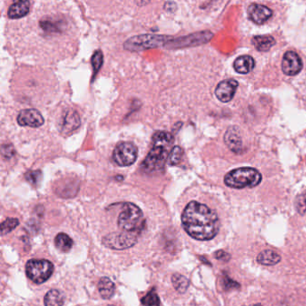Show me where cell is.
<instances>
[{
  "label": "cell",
  "instance_id": "6da1fadb",
  "mask_svg": "<svg viewBox=\"0 0 306 306\" xmlns=\"http://www.w3.org/2000/svg\"><path fill=\"white\" fill-rule=\"evenodd\" d=\"M182 223L185 232L195 240H211L219 231L216 213L198 201H190L187 205L182 212Z\"/></svg>",
  "mask_w": 306,
  "mask_h": 306
},
{
  "label": "cell",
  "instance_id": "7a4b0ae2",
  "mask_svg": "<svg viewBox=\"0 0 306 306\" xmlns=\"http://www.w3.org/2000/svg\"><path fill=\"white\" fill-rule=\"evenodd\" d=\"M174 137L171 133L166 131L155 133L152 138V147L142 163V169H144L145 173H155L163 169L174 148Z\"/></svg>",
  "mask_w": 306,
  "mask_h": 306
},
{
  "label": "cell",
  "instance_id": "3957f363",
  "mask_svg": "<svg viewBox=\"0 0 306 306\" xmlns=\"http://www.w3.org/2000/svg\"><path fill=\"white\" fill-rule=\"evenodd\" d=\"M262 175L258 170L252 167H241L233 170L224 176L225 185L234 189L253 188L259 185Z\"/></svg>",
  "mask_w": 306,
  "mask_h": 306
},
{
  "label": "cell",
  "instance_id": "277c9868",
  "mask_svg": "<svg viewBox=\"0 0 306 306\" xmlns=\"http://www.w3.org/2000/svg\"><path fill=\"white\" fill-rule=\"evenodd\" d=\"M118 225L126 233L139 231L144 225L143 212L135 204L125 203L118 218Z\"/></svg>",
  "mask_w": 306,
  "mask_h": 306
},
{
  "label": "cell",
  "instance_id": "5b68a950",
  "mask_svg": "<svg viewBox=\"0 0 306 306\" xmlns=\"http://www.w3.org/2000/svg\"><path fill=\"white\" fill-rule=\"evenodd\" d=\"M172 41V38L165 35L141 34L128 39L125 42L124 48L130 51H140L165 46Z\"/></svg>",
  "mask_w": 306,
  "mask_h": 306
},
{
  "label": "cell",
  "instance_id": "8992f818",
  "mask_svg": "<svg viewBox=\"0 0 306 306\" xmlns=\"http://www.w3.org/2000/svg\"><path fill=\"white\" fill-rule=\"evenodd\" d=\"M25 271L32 281L42 284L53 274L54 266L48 260H30L25 266Z\"/></svg>",
  "mask_w": 306,
  "mask_h": 306
},
{
  "label": "cell",
  "instance_id": "52a82bcc",
  "mask_svg": "<svg viewBox=\"0 0 306 306\" xmlns=\"http://www.w3.org/2000/svg\"><path fill=\"white\" fill-rule=\"evenodd\" d=\"M137 158V147L131 142H121L116 145L112 153V159L118 166H129Z\"/></svg>",
  "mask_w": 306,
  "mask_h": 306
},
{
  "label": "cell",
  "instance_id": "ba28073f",
  "mask_svg": "<svg viewBox=\"0 0 306 306\" xmlns=\"http://www.w3.org/2000/svg\"><path fill=\"white\" fill-rule=\"evenodd\" d=\"M137 243V236L133 233H112L105 236L103 244L113 250H125L134 246Z\"/></svg>",
  "mask_w": 306,
  "mask_h": 306
},
{
  "label": "cell",
  "instance_id": "9c48e42d",
  "mask_svg": "<svg viewBox=\"0 0 306 306\" xmlns=\"http://www.w3.org/2000/svg\"><path fill=\"white\" fill-rule=\"evenodd\" d=\"M302 69V61L296 52L286 51L282 59V71L284 74L293 76L299 74Z\"/></svg>",
  "mask_w": 306,
  "mask_h": 306
},
{
  "label": "cell",
  "instance_id": "30bf717a",
  "mask_svg": "<svg viewBox=\"0 0 306 306\" xmlns=\"http://www.w3.org/2000/svg\"><path fill=\"white\" fill-rule=\"evenodd\" d=\"M17 122L22 127L39 128L44 123V119L36 109H25L19 112Z\"/></svg>",
  "mask_w": 306,
  "mask_h": 306
},
{
  "label": "cell",
  "instance_id": "8fae6325",
  "mask_svg": "<svg viewBox=\"0 0 306 306\" xmlns=\"http://www.w3.org/2000/svg\"><path fill=\"white\" fill-rule=\"evenodd\" d=\"M237 87L238 82L235 79L223 80L215 88V96L222 103H229L234 98Z\"/></svg>",
  "mask_w": 306,
  "mask_h": 306
},
{
  "label": "cell",
  "instance_id": "7c38bea8",
  "mask_svg": "<svg viewBox=\"0 0 306 306\" xmlns=\"http://www.w3.org/2000/svg\"><path fill=\"white\" fill-rule=\"evenodd\" d=\"M272 10L260 4L251 5L248 8V17L256 25H262L272 17Z\"/></svg>",
  "mask_w": 306,
  "mask_h": 306
},
{
  "label": "cell",
  "instance_id": "4fadbf2b",
  "mask_svg": "<svg viewBox=\"0 0 306 306\" xmlns=\"http://www.w3.org/2000/svg\"><path fill=\"white\" fill-rule=\"evenodd\" d=\"M80 126L79 114L73 110H68L63 117L61 130L64 134L73 132Z\"/></svg>",
  "mask_w": 306,
  "mask_h": 306
},
{
  "label": "cell",
  "instance_id": "5bb4252c",
  "mask_svg": "<svg viewBox=\"0 0 306 306\" xmlns=\"http://www.w3.org/2000/svg\"><path fill=\"white\" fill-rule=\"evenodd\" d=\"M224 142L233 152H239L242 148V137L238 128L235 127L228 128L224 135Z\"/></svg>",
  "mask_w": 306,
  "mask_h": 306
},
{
  "label": "cell",
  "instance_id": "9a60e30c",
  "mask_svg": "<svg viewBox=\"0 0 306 306\" xmlns=\"http://www.w3.org/2000/svg\"><path fill=\"white\" fill-rule=\"evenodd\" d=\"M254 66H255V60L252 56L248 55L238 57L234 63L235 70L242 74H248L251 71H253Z\"/></svg>",
  "mask_w": 306,
  "mask_h": 306
},
{
  "label": "cell",
  "instance_id": "2e32d148",
  "mask_svg": "<svg viewBox=\"0 0 306 306\" xmlns=\"http://www.w3.org/2000/svg\"><path fill=\"white\" fill-rule=\"evenodd\" d=\"M30 12V2L27 0L23 1H17L9 8V18L11 19H19L22 17H25Z\"/></svg>",
  "mask_w": 306,
  "mask_h": 306
},
{
  "label": "cell",
  "instance_id": "e0dca14e",
  "mask_svg": "<svg viewBox=\"0 0 306 306\" xmlns=\"http://www.w3.org/2000/svg\"><path fill=\"white\" fill-rule=\"evenodd\" d=\"M203 33V34H205ZM196 36V35H190L187 37L179 38L174 41V43H172V47L174 48H182V47H188V46L196 45L200 44L201 42H207L210 38V36Z\"/></svg>",
  "mask_w": 306,
  "mask_h": 306
},
{
  "label": "cell",
  "instance_id": "ac0fdd59",
  "mask_svg": "<svg viewBox=\"0 0 306 306\" xmlns=\"http://www.w3.org/2000/svg\"><path fill=\"white\" fill-rule=\"evenodd\" d=\"M252 42L258 51L264 52L270 50L276 44L275 39L270 35H258L253 38Z\"/></svg>",
  "mask_w": 306,
  "mask_h": 306
},
{
  "label": "cell",
  "instance_id": "d6986e66",
  "mask_svg": "<svg viewBox=\"0 0 306 306\" xmlns=\"http://www.w3.org/2000/svg\"><path fill=\"white\" fill-rule=\"evenodd\" d=\"M257 261L264 266H273L281 261V257L272 250H265L258 255Z\"/></svg>",
  "mask_w": 306,
  "mask_h": 306
},
{
  "label": "cell",
  "instance_id": "ffe728a7",
  "mask_svg": "<svg viewBox=\"0 0 306 306\" xmlns=\"http://www.w3.org/2000/svg\"><path fill=\"white\" fill-rule=\"evenodd\" d=\"M65 302V294L60 290L51 289L44 297L45 306H63Z\"/></svg>",
  "mask_w": 306,
  "mask_h": 306
},
{
  "label": "cell",
  "instance_id": "44dd1931",
  "mask_svg": "<svg viewBox=\"0 0 306 306\" xmlns=\"http://www.w3.org/2000/svg\"><path fill=\"white\" fill-rule=\"evenodd\" d=\"M98 289L102 297L110 299L115 292V285L109 277H102L98 284Z\"/></svg>",
  "mask_w": 306,
  "mask_h": 306
},
{
  "label": "cell",
  "instance_id": "7402d4cb",
  "mask_svg": "<svg viewBox=\"0 0 306 306\" xmlns=\"http://www.w3.org/2000/svg\"><path fill=\"white\" fill-rule=\"evenodd\" d=\"M56 247L63 253H67L73 246V241L69 236L64 233H59L55 238Z\"/></svg>",
  "mask_w": 306,
  "mask_h": 306
},
{
  "label": "cell",
  "instance_id": "603a6c76",
  "mask_svg": "<svg viewBox=\"0 0 306 306\" xmlns=\"http://www.w3.org/2000/svg\"><path fill=\"white\" fill-rule=\"evenodd\" d=\"M172 282L174 285V288L177 290L180 293H185L187 289L189 288L190 282L188 278L180 274H174L172 277Z\"/></svg>",
  "mask_w": 306,
  "mask_h": 306
},
{
  "label": "cell",
  "instance_id": "cb8c5ba5",
  "mask_svg": "<svg viewBox=\"0 0 306 306\" xmlns=\"http://www.w3.org/2000/svg\"><path fill=\"white\" fill-rule=\"evenodd\" d=\"M18 224H19V220L17 218H7L3 223H1L2 236L12 232L14 229H16L18 226Z\"/></svg>",
  "mask_w": 306,
  "mask_h": 306
},
{
  "label": "cell",
  "instance_id": "d4e9b609",
  "mask_svg": "<svg viewBox=\"0 0 306 306\" xmlns=\"http://www.w3.org/2000/svg\"><path fill=\"white\" fill-rule=\"evenodd\" d=\"M183 158V149L178 145L174 146L172 152L170 154L169 164L171 166H177Z\"/></svg>",
  "mask_w": 306,
  "mask_h": 306
},
{
  "label": "cell",
  "instance_id": "484cf974",
  "mask_svg": "<svg viewBox=\"0 0 306 306\" xmlns=\"http://www.w3.org/2000/svg\"><path fill=\"white\" fill-rule=\"evenodd\" d=\"M141 302L145 306H159L160 299L155 291H150L148 294L142 298Z\"/></svg>",
  "mask_w": 306,
  "mask_h": 306
},
{
  "label": "cell",
  "instance_id": "4316f807",
  "mask_svg": "<svg viewBox=\"0 0 306 306\" xmlns=\"http://www.w3.org/2000/svg\"><path fill=\"white\" fill-rule=\"evenodd\" d=\"M91 63L93 69L96 74L100 70V68L102 67V65L104 63V54L102 52V50H97L95 53L93 54Z\"/></svg>",
  "mask_w": 306,
  "mask_h": 306
},
{
  "label": "cell",
  "instance_id": "83f0119b",
  "mask_svg": "<svg viewBox=\"0 0 306 306\" xmlns=\"http://www.w3.org/2000/svg\"><path fill=\"white\" fill-rule=\"evenodd\" d=\"M294 207L296 211L303 215L306 212V190L302 192L301 194L298 195L294 201Z\"/></svg>",
  "mask_w": 306,
  "mask_h": 306
},
{
  "label": "cell",
  "instance_id": "f1b7e54d",
  "mask_svg": "<svg viewBox=\"0 0 306 306\" xmlns=\"http://www.w3.org/2000/svg\"><path fill=\"white\" fill-rule=\"evenodd\" d=\"M42 172L41 171H30L25 174V178L28 182L34 186L38 185V183L42 180Z\"/></svg>",
  "mask_w": 306,
  "mask_h": 306
},
{
  "label": "cell",
  "instance_id": "f546056e",
  "mask_svg": "<svg viewBox=\"0 0 306 306\" xmlns=\"http://www.w3.org/2000/svg\"><path fill=\"white\" fill-rule=\"evenodd\" d=\"M223 288L225 290L236 289L240 288V285L236 281H234L228 276H224L223 279Z\"/></svg>",
  "mask_w": 306,
  "mask_h": 306
},
{
  "label": "cell",
  "instance_id": "4dcf8cb0",
  "mask_svg": "<svg viewBox=\"0 0 306 306\" xmlns=\"http://www.w3.org/2000/svg\"><path fill=\"white\" fill-rule=\"evenodd\" d=\"M215 258L216 259V260H218V261H223V262H227V261H230L231 256H230V254L226 253V252L220 250V251H217V252L215 253Z\"/></svg>",
  "mask_w": 306,
  "mask_h": 306
},
{
  "label": "cell",
  "instance_id": "1f68e13d",
  "mask_svg": "<svg viewBox=\"0 0 306 306\" xmlns=\"http://www.w3.org/2000/svg\"><path fill=\"white\" fill-rule=\"evenodd\" d=\"M253 306H262V305H261V303H257V304H255V305H253Z\"/></svg>",
  "mask_w": 306,
  "mask_h": 306
}]
</instances>
